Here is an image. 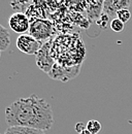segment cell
Listing matches in <instances>:
<instances>
[{
  "label": "cell",
  "mask_w": 132,
  "mask_h": 134,
  "mask_svg": "<svg viewBox=\"0 0 132 134\" xmlns=\"http://www.w3.org/2000/svg\"><path fill=\"white\" fill-rule=\"evenodd\" d=\"M5 121L8 127H27L47 131L53 127L52 106L45 99L32 94L19 98L5 108Z\"/></svg>",
  "instance_id": "cell-1"
},
{
  "label": "cell",
  "mask_w": 132,
  "mask_h": 134,
  "mask_svg": "<svg viewBox=\"0 0 132 134\" xmlns=\"http://www.w3.org/2000/svg\"><path fill=\"white\" fill-rule=\"evenodd\" d=\"M53 32H54V27L49 20L36 19L30 24L29 33L40 42L45 43V42L49 41L50 37L52 36Z\"/></svg>",
  "instance_id": "cell-2"
},
{
  "label": "cell",
  "mask_w": 132,
  "mask_h": 134,
  "mask_svg": "<svg viewBox=\"0 0 132 134\" xmlns=\"http://www.w3.org/2000/svg\"><path fill=\"white\" fill-rule=\"evenodd\" d=\"M51 48H52V41L49 40V41L43 43L42 48L40 49V51L36 55V64H37V66L39 69H41L42 71H45L47 73H50L51 70L53 69L54 65L56 64Z\"/></svg>",
  "instance_id": "cell-3"
},
{
  "label": "cell",
  "mask_w": 132,
  "mask_h": 134,
  "mask_svg": "<svg viewBox=\"0 0 132 134\" xmlns=\"http://www.w3.org/2000/svg\"><path fill=\"white\" fill-rule=\"evenodd\" d=\"M16 48L26 55H37L43 43L35 39L30 34H22L16 38Z\"/></svg>",
  "instance_id": "cell-4"
},
{
  "label": "cell",
  "mask_w": 132,
  "mask_h": 134,
  "mask_svg": "<svg viewBox=\"0 0 132 134\" xmlns=\"http://www.w3.org/2000/svg\"><path fill=\"white\" fill-rule=\"evenodd\" d=\"M30 22L28 17L23 13H15L8 19V25L10 29L21 35L30 29Z\"/></svg>",
  "instance_id": "cell-5"
},
{
  "label": "cell",
  "mask_w": 132,
  "mask_h": 134,
  "mask_svg": "<svg viewBox=\"0 0 132 134\" xmlns=\"http://www.w3.org/2000/svg\"><path fill=\"white\" fill-rule=\"evenodd\" d=\"M80 71V67H65V66H60L57 63L54 65L53 69L51 70L49 75L54 79V80H59V81H63L66 82L74 76L78 75Z\"/></svg>",
  "instance_id": "cell-6"
},
{
  "label": "cell",
  "mask_w": 132,
  "mask_h": 134,
  "mask_svg": "<svg viewBox=\"0 0 132 134\" xmlns=\"http://www.w3.org/2000/svg\"><path fill=\"white\" fill-rule=\"evenodd\" d=\"M132 4L130 0H107L103 1V14L109 18L116 17L117 13L123 8H128Z\"/></svg>",
  "instance_id": "cell-7"
},
{
  "label": "cell",
  "mask_w": 132,
  "mask_h": 134,
  "mask_svg": "<svg viewBox=\"0 0 132 134\" xmlns=\"http://www.w3.org/2000/svg\"><path fill=\"white\" fill-rule=\"evenodd\" d=\"M4 134H46L42 130H37L27 127H7Z\"/></svg>",
  "instance_id": "cell-8"
},
{
  "label": "cell",
  "mask_w": 132,
  "mask_h": 134,
  "mask_svg": "<svg viewBox=\"0 0 132 134\" xmlns=\"http://www.w3.org/2000/svg\"><path fill=\"white\" fill-rule=\"evenodd\" d=\"M101 12H103V1H96L90 3V7L88 8V16L90 19H100Z\"/></svg>",
  "instance_id": "cell-9"
},
{
  "label": "cell",
  "mask_w": 132,
  "mask_h": 134,
  "mask_svg": "<svg viewBox=\"0 0 132 134\" xmlns=\"http://www.w3.org/2000/svg\"><path fill=\"white\" fill-rule=\"evenodd\" d=\"M9 46H10L9 32L3 25H0V50L4 52L8 49Z\"/></svg>",
  "instance_id": "cell-10"
},
{
  "label": "cell",
  "mask_w": 132,
  "mask_h": 134,
  "mask_svg": "<svg viewBox=\"0 0 132 134\" xmlns=\"http://www.w3.org/2000/svg\"><path fill=\"white\" fill-rule=\"evenodd\" d=\"M87 130L92 134H98L101 131V124L96 120H90L87 123Z\"/></svg>",
  "instance_id": "cell-11"
},
{
  "label": "cell",
  "mask_w": 132,
  "mask_h": 134,
  "mask_svg": "<svg viewBox=\"0 0 132 134\" xmlns=\"http://www.w3.org/2000/svg\"><path fill=\"white\" fill-rule=\"evenodd\" d=\"M111 28L116 33H121L125 29V24L122 21H120L118 18H114L111 22Z\"/></svg>",
  "instance_id": "cell-12"
},
{
  "label": "cell",
  "mask_w": 132,
  "mask_h": 134,
  "mask_svg": "<svg viewBox=\"0 0 132 134\" xmlns=\"http://www.w3.org/2000/svg\"><path fill=\"white\" fill-rule=\"evenodd\" d=\"M117 18L125 24L131 19V12L128 8H123L117 13Z\"/></svg>",
  "instance_id": "cell-13"
},
{
  "label": "cell",
  "mask_w": 132,
  "mask_h": 134,
  "mask_svg": "<svg viewBox=\"0 0 132 134\" xmlns=\"http://www.w3.org/2000/svg\"><path fill=\"white\" fill-rule=\"evenodd\" d=\"M87 129V124H85V123H82V122H78L76 124H75V126H74V130L78 132V133H82L84 130H86Z\"/></svg>",
  "instance_id": "cell-14"
},
{
  "label": "cell",
  "mask_w": 132,
  "mask_h": 134,
  "mask_svg": "<svg viewBox=\"0 0 132 134\" xmlns=\"http://www.w3.org/2000/svg\"><path fill=\"white\" fill-rule=\"evenodd\" d=\"M109 21V17L106 15V14H102V16L100 17V19H99L98 23L100 24V26H102V27H104V25L107 23Z\"/></svg>",
  "instance_id": "cell-15"
},
{
  "label": "cell",
  "mask_w": 132,
  "mask_h": 134,
  "mask_svg": "<svg viewBox=\"0 0 132 134\" xmlns=\"http://www.w3.org/2000/svg\"><path fill=\"white\" fill-rule=\"evenodd\" d=\"M80 134H92V133H91L89 130H87V129H86V130H84L82 133H80Z\"/></svg>",
  "instance_id": "cell-16"
}]
</instances>
